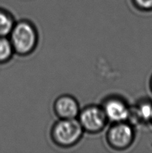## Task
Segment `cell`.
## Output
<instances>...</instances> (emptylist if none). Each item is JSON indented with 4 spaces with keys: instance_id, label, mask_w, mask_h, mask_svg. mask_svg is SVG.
Returning a JSON list of instances; mask_svg holds the SVG:
<instances>
[{
    "instance_id": "10",
    "label": "cell",
    "mask_w": 152,
    "mask_h": 153,
    "mask_svg": "<svg viewBox=\"0 0 152 153\" xmlns=\"http://www.w3.org/2000/svg\"><path fill=\"white\" fill-rule=\"evenodd\" d=\"M135 4L143 10L152 9V0H135Z\"/></svg>"
},
{
    "instance_id": "8",
    "label": "cell",
    "mask_w": 152,
    "mask_h": 153,
    "mask_svg": "<svg viewBox=\"0 0 152 153\" xmlns=\"http://www.w3.org/2000/svg\"><path fill=\"white\" fill-rule=\"evenodd\" d=\"M13 26L12 16L5 11L0 10V37H5L10 34Z\"/></svg>"
},
{
    "instance_id": "9",
    "label": "cell",
    "mask_w": 152,
    "mask_h": 153,
    "mask_svg": "<svg viewBox=\"0 0 152 153\" xmlns=\"http://www.w3.org/2000/svg\"><path fill=\"white\" fill-rule=\"evenodd\" d=\"M13 48L10 40L0 37V62H5L12 56Z\"/></svg>"
},
{
    "instance_id": "11",
    "label": "cell",
    "mask_w": 152,
    "mask_h": 153,
    "mask_svg": "<svg viewBox=\"0 0 152 153\" xmlns=\"http://www.w3.org/2000/svg\"><path fill=\"white\" fill-rule=\"evenodd\" d=\"M151 85H152V81H151Z\"/></svg>"
},
{
    "instance_id": "5",
    "label": "cell",
    "mask_w": 152,
    "mask_h": 153,
    "mask_svg": "<svg viewBox=\"0 0 152 153\" xmlns=\"http://www.w3.org/2000/svg\"><path fill=\"white\" fill-rule=\"evenodd\" d=\"M103 110L107 119L116 123L124 122L130 116L128 106L123 101L116 98L106 101Z\"/></svg>"
},
{
    "instance_id": "2",
    "label": "cell",
    "mask_w": 152,
    "mask_h": 153,
    "mask_svg": "<svg viewBox=\"0 0 152 153\" xmlns=\"http://www.w3.org/2000/svg\"><path fill=\"white\" fill-rule=\"evenodd\" d=\"M83 131L79 122L75 119H62L54 125L52 134L56 143L62 146H69L79 140Z\"/></svg>"
},
{
    "instance_id": "1",
    "label": "cell",
    "mask_w": 152,
    "mask_h": 153,
    "mask_svg": "<svg viewBox=\"0 0 152 153\" xmlns=\"http://www.w3.org/2000/svg\"><path fill=\"white\" fill-rule=\"evenodd\" d=\"M10 34V42L13 51L18 54H28L34 50L36 45V31L28 22H20L13 26Z\"/></svg>"
},
{
    "instance_id": "6",
    "label": "cell",
    "mask_w": 152,
    "mask_h": 153,
    "mask_svg": "<svg viewBox=\"0 0 152 153\" xmlns=\"http://www.w3.org/2000/svg\"><path fill=\"white\" fill-rule=\"evenodd\" d=\"M54 109L56 114L61 119H75L79 111L77 101L66 95L60 97L56 100Z\"/></svg>"
},
{
    "instance_id": "7",
    "label": "cell",
    "mask_w": 152,
    "mask_h": 153,
    "mask_svg": "<svg viewBox=\"0 0 152 153\" xmlns=\"http://www.w3.org/2000/svg\"><path fill=\"white\" fill-rule=\"evenodd\" d=\"M136 117L140 121L148 122L152 121V103L149 102H142L135 110Z\"/></svg>"
},
{
    "instance_id": "3",
    "label": "cell",
    "mask_w": 152,
    "mask_h": 153,
    "mask_svg": "<svg viewBox=\"0 0 152 153\" xmlns=\"http://www.w3.org/2000/svg\"><path fill=\"white\" fill-rule=\"evenodd\" d=\"M107 116L103 108L90 106L82 111L79 116V122L83 129L90 132L101 131L106 124Z\"/></svg>"
},
{
    "instance_id": "4",
    "label": "cell",
    "mask_w": 152,
    "mask_h": 153,
    "mask_svg": "<svg viewBox=\"0 0 152 153\" xmlns=\"http://www.w3.org/2000/svg\"><path fill=\"white\" fill-rule=\"evenodd\" d=\"M134 134L132 128L125 123L117 122L111 128L107 134L108 143L115 149L128 147L132 143Z\"/></svg>"
}]
</instances>
